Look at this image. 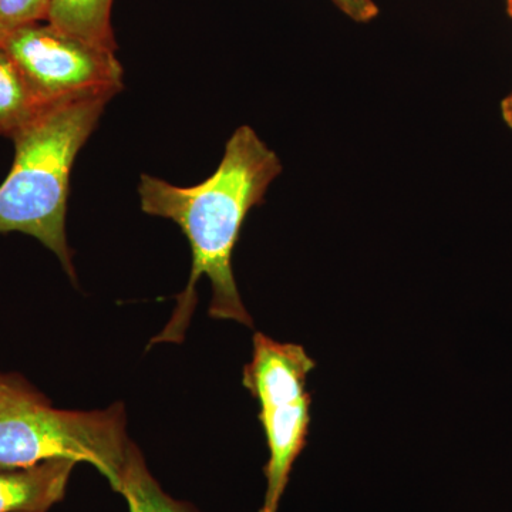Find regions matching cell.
<instances>
[{
	"mask_svg": "<svg viewBox=\"0 0 512 512\" xmlns=\"http://www.w3.org/2000/svg\"><path fill=\"white\" fill-rule=\"evenodd\" d=\"M282 173V164L255 133L241 126L229 137L217 170L197 185L178 187L153 175L143 174L138 184L141 210L153 217L175 222L190 242V279L178 295L171 319L157 343H181L197 306V282L207 276L211 282L212 319L234 320L254 325L239 295L232 252L249 211L264 201L272 181Z\"/></svg>",
	"mask_w": 512,
	"mask_h": 512,
	"instance_id": "cell-1",
	"label": "cell"
},
{
	"mask_svg": "<svg viewBox=\"0 0 512 512\" xmlns=\"http://www.w3.org/2000/svg\"><path fill=\"white\" fill-rule=\"evenodd\" d=\"M77 463L50 460L30 467L0 466V512H47L66 495Z\"/></svg>",
	"mask_w": 512,
	"mask_h": 512,
	"instance_id": "cell-6",
	"label": "cell"
},
{
	"mask_svg": "<svg viewBox=\"0 0 512 512\" xmlns=\"http://www.w3.org/2000/svg\"><path fill=\"white\" fill-rule=\"evenodd\" d=\"M52 0H0V43L23 26L47 22Z\"/></svg>",
	"mask_w": 512,
	"mask_h": 512,
	"instance_id": "cell-10",
	"label": "cell"
},
{
	"mask_svg": "<svg viewBox=\"0 0 512 512\" xmlns=\"http://www.w3.org/2000/svg\"><path fill=\"white\" fill-rule=\"evenodd\" d=\"M113 5L114 0H52L47 22L84 42L116 52Z\"/></svg>",
	"mask_w": 512,
	"mask_h": 512,
	"instance_id": "cell-7",
	"label": "cell"
},
{
	"mask_svg": "<svg viewBox=\"0 0 512 512\" xmlns=\"http://www.w3.org/2000/svg\"><path fill=\"white\" fill-rule=\"evenodd\" d=\"M507 10H508V15H510L512 18V0H507Z\"/></svg>",
	"mask_w": 512,
	"mask_h": 512,
	"instance_id": "cell-13",
	"label": "cell"
},
{
	"mask_svg": "<svg viewBox=\"0 0 512 512\" xmlns=\"http://www.w3.org/2000/svg\"><path fill=\"white\" fill-rule=\"evenodd\" d=\"M19 67L37 106L87 96H116L124 87L116 52L84 42L49 22L33 23L0 43Z\"/></svg>",
	"mask_w": 512,
	"mask_h": 512,
	"instance_id": "cell-5",
	"label": "cell"
},
{
	"mask_svg": "<svg viewBox=\"0 0 512 512\" xmlns=\"http://www.w3.org/2000/svg\"><path fill=\"white\" fill-rule=\"evenodd\" d=\"M315 360L296 343H281L255 333L244 386L259 403L269 458L264 468L266 491L259 512H278L293 464L301 456L311 427V394L306 390Z\"/></svg>",
	"mask_w": 512,
	"mask_h": 512,
	"instance_id": "cell-4",
	"label": "cell"
},
{
	"mask_svg": "<svg viewBox=\"0 0 512 512\" xmlns=\"http://www.w3.org/2000/svg\"><path fill=\"white\" fill-rule=\"evenodd\" d=\"M113 96L80 97L42 107L13 136L15 161L0 185V232L42 242L76 281L66 215L74 160Z\"/></svg>",
	"mask_w": 512,
	"mask_h": 512,
	"instance_id": "cell-2",
	"label": "cell"
},
{
	"mask_svg": "<svg viewBox=\"0 0 512 512\" xmlns=\"http://www.w3.org/2000/svg\"><path fill=\"white\" fill-rule=\"evenodd\" d=\"M39 110L15 60L0 45V136L13 138Z\"/></svg>",
	"mask_w": 512,
	"mask_h": 512,
	"instance_id": "cell-9",
	"label": "cell"
},
{
	"mask_svg": "<svg viewBox=\"0 0 512 512\" xmlns=\"http://www.w3.org/2000/svg\"><path fill=\"white\" fill-rule=\"evenodd\" d=\"M501 113L507 126L512 128V92L501 103Z\"/></svg>",
	"mask_w": 512,
	"mask_h": 512,
	"instance_id": "cell-12",
	"label": "cell"
},
{
	"mask_svg": "<svg viewBox=\"0 0 512 512\" xmlns=\"http://www.w3.org/2000/svg\"><path fill=\"white\" fill-rule=\"evenodd\" d=\"M332 2L355 22H370L379 15V8L373 0H332Z\"/></svg>",
	"mask_w": 512,
	"mask_h": 512,
	"instance_id": "cell-11",
	"label": "cell"
},
{
	"mask_svg": "<svg viewBox=\"0 0 512 512\" xmlns=\"http://www.w3.org/2000/svg\"><path fill=\"white\" fill-rule=\"evenodd\" d=\"M121 403L96 412H67L13 377L0 376V466L50 460L92 464L119 493L131 441Z\"/></svg>",
	"mask_w": 512,
	"mask_h": 512,
	"instance_id": "cell-3",
	"label": "cell"
},
{
	"mask_svg": "<svg viewBox=\"0 0 512 512\" xmlns=\"http://www.w3.org/2000/svg\"><path fill=\"white\" fill-rule=\"evenodd\" d=\"M119 494L126 498L130 512H200L194 505L175 500L165 493L134 443L128 447Z\"/></svg>",
	"mask_w": 512,
	"mask_h": 512,
	"instance_id": "cell-8",
	"label": "cell"
}]
</instances>
